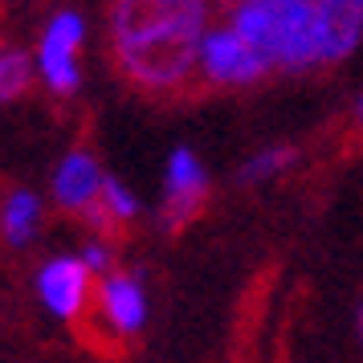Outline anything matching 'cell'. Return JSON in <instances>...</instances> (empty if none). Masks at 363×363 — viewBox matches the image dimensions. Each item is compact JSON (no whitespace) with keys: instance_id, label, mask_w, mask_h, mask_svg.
Listing matches in <instances>:
<instances>
[{"instance_id":"1","label":"cell","mask_w":363,"mask_h":363,"mask_svg":"<svg viewBox=\"0 0 363 363\" xmlns=\"http://www.w3.org/2000/svg\"><path fill=\"white\" fill-rule=\"evenodd\" d=\"M208 25V0H111L106 41L118 78L151 99L200 90L196 57Z\"/></svg>"},{"instance_id":"2","label":"cell","mask_w":363,"mask_h":363,"mask_svg":"<svg viewBox=\"0 0 363 363\" xmlns=\"http://www.w3.org/2000/svg\"><path fill=\"white\" fill-rule=\"evenodd\" d=\"M225 21L269 62V69L318 66L311 0H229Z\"/></svg>"},{"instance_id":"3","label":"cell","mask_w":363,"mask_h":363,"mask_svg":"<svg viewBox=\"0 0 363 363\" xmlns=\"http://www.w3.org/2000/svg\"><path fill=\"white\" fill-rule=\"evenodd\" d=\"M147 327V290L131 269H111L94 281V302L78 330L94 351H127Z\"/></svg>"},{"instance_id":"4","label":"cell","mask_w":363,"mask_h":363,"mask_svg":"<svg viewBox=\"0 0 363 363\" xmlns=\"http://www.w3.org/2000/svg\"><path fill=\"white\" fill-rule=\"evenodd\" d=\"M82 50H86V17L78 9H57L33 45L37 82L53 99H74L82 86Z\"/></svg>"},{"instance_id":"5","label":"cell","mask_w":363,"mask_h":363,"mask_svg":"<svg viewBox=\"0 0 363 363\" xmlns=\"http://www.w3.org/2000/svg\"><path fill=\"white\" fill-rule=\"evenodd\" d=\"M265 74H269V62L233 29L229 21L225 25H208V33L200 41V57H196L200 90H241V86H257Z\"/></svg>"},{"instance_id":"6","label":"cell","mask_w":363,"mask_h":363,"mask_svg":"<svg viewBox=\"0 0 363 363\" xmlns=\"http://www.w3.org/2000/svg\"><path fill=\"white\" fill-rule=\"evenodd\" d=\"M94 274L82 262V253H53L37 265L33 274V290L37 302L45 306V314H53L66 327H82L90 302H94Z\"/></svg>"},{"instance_id":"7","label":"cell","mask_w":363,"mask_h":363,"mask_svg":"<svg viewBox=\"0 0 363 363\" xmlns=\"http://www.w3.org/2000/svg\"><path fill=\"white\" fill-rule=\"evenodd\" d=\"M208 204V176L200 167L196 151L176 147L164 172V204H160V225L167 233L188 229Z\"/></svg>"},{"instance_id":"8","label":"cell","mask_w":363,"mask_h":363,"mask_svg":"<svg viewBox=\"0 0 363 363\" xmlns=\"http://www.w3.org/2000/svg\"><path fill=\"white\" fill-rule=\"evenodd\" d=\"M106 172H102L99 155L90 147H69L50 176V204L66 216H90V208L99 204Z\"/></svg>"},{"instance_id":"9","label":"cell","mask_w":363,"mask_h":363,"mask_svg":"<svg viewBox=\"0 0 363 363\" xmlns=\"http://www.w3.org/2000/svg\"><path fill=\"white\" fill-rule=\"evenodd\" d=\"M314 33H318V66L343 62L363 37V0H311Z\"/></svg>"},{"instance_id":"10","label":"cell","mask_w":363,"mask_h":363,"mask_svg":"<svg viewBox=\"0 0 363 363\" xmlns=\"http://www.w3.org/2000/svg\"><path fill=\"white\" fill-rule=\"evenodd\" d=\"M41 229H45V196L25 184L0 188V245L29 249L41 237Z\"/></svg>"},{"instance_id":"11","label":"cell","mask_w":363,"mask_h":363,"mask_svg":"<svg viewBox=\"0 0 363 363\" xmlns=\"http://www.w3.org/2000/svg\"><path fill=\"white\" fill-rule=\"evenodd\" d=\"M135 220H139V200H135V192L123 180L106 176L99 204H94V208H90V216H86L90 233H102V237H115V241H118V237L135 225Z\"/></svg>"},{"instance_id":"12","label":"cell","mask_w":363,"mask_h":363,"mask_svg":"<svg viewBox=\"0 0 363 363\" xmlns=\"http://www.w3.org/2000/svg\"><path fill=\"white\" fill-rule=\"evenodd\" d=\"M33 86H37L33 53L21 50V45H0V106L25 99Z\"/></svg>"},{"instance_id":"13","label":"cell","mask_w":363,"mask_h":363,"mask_svg":"<svg viewBox=\"0 0 363 363\" xmlns=\"http://www.w3.org/2000/svg\"><path fill=\"white\" fill-rule=\"evenodd\" d=\"M290 160H294V151H290V147H269V151H262V155H253V160H249V164L241 167V184L269 180L274 172L290 167Z\"/></svg>"},{"instance_id":"14","label":"cell","mask_w":363,"mask_h":363,"mask_svg":"<svg viewBox=\"0 0 363 363\" xmlns=\"http://www.w3.org/2000/svg\"><path fill=\"white\" fill-rule=\"evenodd\" d=\"M78 253H82V262L90 265V274H94V278H102V274H111V269H115L118 241H115V237H102V233H90V241H86Z\"/></svg>"},{"instance_id":"15","label":"cell","mask_w":363,"mask_h":363,"mask_svg":"<svg viewBox=\"0 0 363 363\" xmlns=\"http://www.w3.org/2000/svg\"><path fill=\"white\" fill-rule=\"evenodd\" d=\"M355 131H363V99H359V106H355Z\"/></svg>"},{"instance_id":"16","label":"cell","mask_w":363,"mask_h":363,"mask_svg":"<svg viewBox=\"0 0 363 363\" xmlns=\"http://www.w3.org/2000/svg\"><path fill=\"white\" fill-rule=\"evenodd\" d=\"M359 330H363V314H359Z\"/></svg>"}]
</instances>
